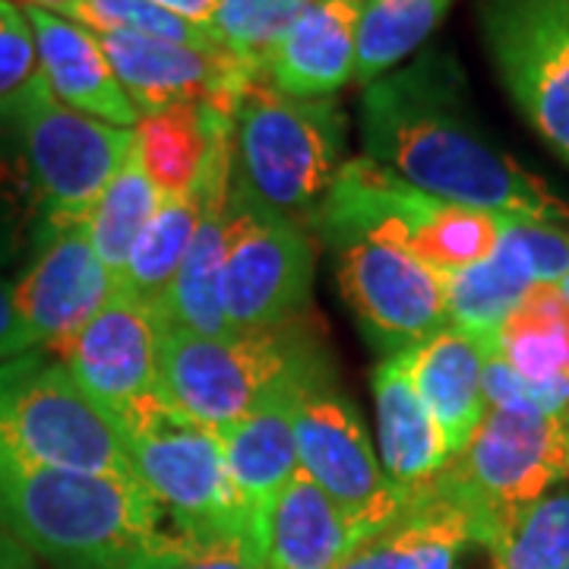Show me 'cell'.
<instances>
[{
  "label": "cell",
  "instance_id": "cell-1",
  "mask_svg": "<svg viewBox=\"0 0 569 569\" xmlns=\"http://www.w3.org/2000/svg\"><path fill=\"white\" fill-rule=\"evenodd\" d=\"M365 159L447 203L541 222L569 219L541 178L493 149L468 121L459 73L427 54L406 70L365 86Z\"/></svg>",
  "mask_w": 569,
  "mask_h": 569
},
{
  "label": "cell",
  "instance_id": "cell-2",
  "mask_svg": "<svg viewBox=\"0 0 569 569\" xmlns=\"http://www.w3.org/2000/svg\"><path fill=\"white\" fill-rule=\"evenodd\" d=\"M0 535L61 569H171L190 541L137 478L0 452Z\"/></svg>",
  "mask_w": 569,
  "mask_h": 569
},
{
  "label": "cell",
  "instance_id": "cell-3",
  "mask_svg": "<svg viewBox=\"0 0 569 569\" xmlns=\"http://www.w3.org/2000/svg\"><path fill=\"white\" fill-rule=\"evenodd\" d=\"M346 152V114L332 99H291L260 77L231 111L228 197L288 219L310 212L332 187Z\"/></svg>",
  "mask_w": 569,
  "mask_h": 569
},
{
  "label": "cell",
  "instance_id": "cell-4",
  "mask_svg": "<svg viewBox=\"0 0 569 569\" xmlns=\"http://www.w3.org/2000/svg\"><path fill=\"white\" fill-rule=\"evenodd\" d=\"M323 361L313 332L298 320L219 339L159 329L156 392L219 433L263 406L284 380Z\"/></svg>",
  "mask_w": 569,
  "mask_h": 569
},
{
  "label": "cell",
  "instance_id": "cell-5",
  "mask_svg": "<svg viewBox=\"0 0 569 569\" xmlns=\"http://www.w3.org/2000/svg\"><path fill=\"white\" fill-rule=\"evenodd\" d=\"M114 418L133 478L190 541L203 545L266 522L241 503L224 466L222 437L212 427L168 406L159 392L140 396Z\"/></svg>",
  "mask_w": 569,
  "mask_h": 569
},
{
  "label": "cell",
  "instance_id": "cell-6",
  "mask_svg": "<svg viewBox=\"0 0 569 569\" xmlns=\"http://www.w3.org/2000/svg\"><path fill=\"white\" fill-rule=\"evenodd\" d=\"M0 452L22 462L133 478L123 430L61 361H0Z\"/></svg>",
  "mask_w": 569,
  "mask_h": 569
},
{
  "label": "cell",
  "instance_id": "cell-7",
  "mask_svg": "<svg viewBox=\"0 0 569 569\" xmlns=\"http://www.w3.org/2000/svg\"><path fill=\"white\" fill-rule=\"evenodd\" d=\"M0 123L22 146L39 224L86 222V212L133 152V130L67 108L41 73L0 108Z\"/></svg>",
  "mask_w": 569,
  "mask_h": 569
},
{
  "label": "cell",
  "instance_id": "cell-8",
  "mask_svg": "<svg viewBox=\"0 0 569 569\" xmlns=\"http://www.w3.org/2000/svg\"><path fill=\"white\" fill-rule=\"evenodd\" d=\"M440 481L468 509L503 531L512 512L569 481V440L563 415H526L490 408Z\"/></svg>",
  "mask_w": 569,
  "mask_h": 569
},
{
  "label": "cell",
  "instance_id": "cell-9",
  "mask_svg": "<svg viewBox=\"0 0 569 569\" xmlns=\"http://www.w3.org/2000/svg\"><path fill=\"white\" fill-rule=\"evenodd\" d=\"M298 466L348 519L365 545L406 509V493L389 485L358 408L336 389L329 370L307 380L295 402Z\"/></svg>",
  "mask_w": 569,
  "mask_h": 569
},
{
  "label": "cell",
  "instance_id": "cell-10",
  "mask_svg": "<svg viewBox=\"0 0 569 569\" xmlns=\"http://www.w3.org/2000/svg\"><path fill=\"white\" fill-rule=\"evenodd\" d=\"M313 244L295 219L228 197L222 310L231 332L298 320L310 305Z\"/></svg>",
  "mask_w": 569,
  "mask_h": 569
},
{
  "label": "cell",
  "instance_id": "cell-11",
  "mask_svg": "<svg viewBox=\"0 0 569 569\" xmlns=\"http://www.w3.org/2000/svg\"><path fill=\"white\" fill-rule=\"evenodd\" d=\"M329 247L348 310L387 358L449 326L440 272L421 263L399 238L351 234Z\"/></svg>",
  "mask_w": 569,
  "mask_h": 569
},
{
  "label": "cell",
  "instance_id": "cell-12",
  "mask_svg": "<svg viewBox=\"0 0 569 569\" xmlns=\"http://www.w3.org/2000/svg\"><path fill=\"white\" fill-rule=\"evenodd\" d=\"M481 36L509 99L569 164V0H481Z\"/></svg>",
  "mask_w": 569,
  "mask_h": 569
},
{
  "label": "cell",
  "instance_id": "cell-13",
  "mask_svg": "<svg viewBox=\"0 0 569 569\" xmlns=\"http://www.w3.org/2000/svg\"><path fill=\"white\" fill-rule=\"evenodd\" d=\"M92 36L140 118L168 104H219L224 111H234L238 96L250 82L260 80V73L224 51H206L137 32Z\"/></svg>",
  "mask_w": 569,
  "mask_h": 569
},
{
  "label": "cell",
  "instance_id": "cell-14",
  "mask_svg": "<svg viewBox=\"0 0 569 569\" xmlns=\"http://www.w3.org/2000/svg\"><path fill=\"white\" fill-rule=\"evenodd\" d=\"M39 253L13 284L32 348H58L89 323L118 288L89 241L86 222L39 224Z\"/></svg>",
  "mask_w": 569,
  "mask_h": 569
},
{
  "label": "cell",
  "instance_id": "cell-15",
  "mask_svg": "<svg viewBox=\"0 0 569 569\" xmlns=\"http://www.w3.org/2000/svg\"><path fill=\"white\" fill-rule=\"evenodd\" d=\"M51 351L61 355L70 377L111 415H121L140 396L156 392V317L152 307L121 288L111 291L77 336Z\"/></svg>",
  "mask_w": 569,
  "mask_h": 569
},
{
  "label": "cell",
  "instance_id": "cell-16",
  "mask_svg": "<svg viewBox=\"0 0 569 569\" xmlns=\"http://www.w3.org/2000/svg\"><path fill=\"white\" fill-rule=\"evenodd\" d=\"M493 339L471 336L459 326H443L437 336L421 346L396 355L399 367L408 373L411 387L425 399L427 411L443 430L449 459L459 456L471 433L488 415L485 399V361Z\"/></svg>",
  "mask_w": 569,
  "mask_h": 569
},
{
  "label": "cell",
  "instance_id": "cell-17",
  "mask_svg": "<svg viewBox=\"0 0 569 569\" xmlns=\"http://www.w3.org/2000/svg\"><path fill=\"white\" fill-rule=\"evenodd\" d=\"M365 0H313L284 29L263 80L291 99H332L355 77V39Z\"/></svg>",
  "mask_w": 569,
  "mask_h": 569
},
{
  "label": "cell",
  "instance_id": "cell-18",
  "mask_svg": "<svg viewBox=\"0 0 569 569\" xmlns=\"http://www.w3.org/2000/svg\"><path fill=\"white\" fill-rule=\"evenodd\" d=\"M329 370L317 365L284 380L263 406H257L247 418L219 430L224 449V466L241 503L253 516H266L269 503L298 471V440H295V402L307 380Z\"/></svg>",
  "mask_w": 569,
  "mask_h": 569
},
{
  "label": "cell",
  "instance_id": "cell-19",
  "mask_svg": "<svg viewBox=\"0 0 569 569\" xmlns=\"http://www.w3.org/2000/svg\"><path fill=\"white\" fill-rule=\"evenodd\" d=\"M22 13L36 36L41 77L58 102L123 130L140 123V111L127 99L89 29L36 7H22Z\"/></svg>",
  "mask_w": 569,
  "mask_h": 569
},
{
  "label": "cell",
  "instance_id": "cell-20",
  "mask_svg": "<svg viewBox=\"0 0 569 569\" xmlns=\"http://www.w3.org/2000/svg\"><path fill=\"white\" fill-rule=\"evenodd\" d=\"M373 406H377V440L380 468L392 488L411 493L437 478L449 462L443 430L427 411L425 399L411 387L396 358L373 370Z\"/></svg>",
  "mask_w": 569,
  "mask_h": 569
},
{
  "label": "cell",
  "instance_id": "cell-21",
  "mask_svg": "<svg viewBox=\"0 0 569 569\" xmlns=\"http://www.w3.org/2000/svg\"><path fill=\"white\" fill-rule=\"evenodd\" d=\"M358 548L346 516L301 468L266 509L263 569H339Z\"/></svg>",
  "mask_w": 569,
  "mask_h": 569
},
{
  "label": "cell",
  "instance_id": "cell-22",
  "mask_svg": "<svg viewBox=\"0 0 569 569\" xmlns=\"http://www.w3.org/2000/svg\"><path fill=\"white\" fill-rule=\"evenodd\" d=\"M224 206L228 190L209 197L197 234L183 253L174 279L152 305L156 329H187L197 336H234L222 310L224 269Z\"/></svg>",
  "mask_w": 569,
  "mask_h": 569
},
{
  "label": "cell",
  "instance_id": "cell-23",
  "mask_svg": "<svg viewBox=\"0 0 569 569\" xmlns=\"http://www.w3.org/2000/svg\"><path fill=\"white\" fill-rule=\"evenodd\" d=\"M402 238L421 263L449 276L488 260L500 241V219L485 209L447 203L411 187L402 206Z\"/></svg>",
  "mask_w": 569,
  "mask_h": 569
},
{
  "label": "cell",
  "instance_id": "cell-24",
  "mask_svg": "<svg viewBox=\"0 0 569 569\" xmlns=\"http://www.w3.org/2000/svg\"><path fill=\"white\" fill-rule=\"evenodd\" d=\"M440 279H443L449 326H459L481 339L497 336V329L512 313V307L519 305L522 295L535 284L522 247L503 231L488 260L440 276Z\"/></svg>",
  "mask_w": 569,
  "mask_h": 569
},
{
  "label": "cell",
  "instance_id": "cell-25",
  "mask_svg": "<svg viewBox=\"0 0 569 569\" xmlns=\"http://www.w3.org/2000/svg\"><path fill=\"white\" fill-rule=\"evenodd\" d=\"M497 351L531 383L569 380V301L557 284L535 282L497 329Z\"/></svg>",
  "mask_w": 569,
  "mask_h": 569
},
{
  "label": "cell",
  "instance_id": "cell-26",
  "mask_svg": "<svg viewBox=\"0 0 569 569\" xmlns=\"http://www.w3.org/2000/svg\"><path fill=\"white\" fill-rule=\"evenodd\" d=\"M209 149V104H168L133 127V152L162 197L187 193Z\"/></svg>",
  "mask_w": 569,
  "mask_h": 569
},
{
  "label": "cell",
  "instance_id": "cell-27",
  "mask_svg": "<svg viewBox=\"0 0 569 569\" xmlns=\"http://www.w3.org/2000/svg\"><path fill=\"white\" fill-rule=\"evenodd\" d=\"M159 203H162V193L142 171L137 152H130L121 171L102 190V197L86 212L89 241L96 247V253L114 284L123 276L133 244L140 241V234L146 231L149 219L156 216Z\"/></svg>",
  "mask_w": 569,
  "mask_h": 569
},
{
  "label": "cell",
  "instance_id": "cell-28",
  "mask_svg": "<svg viewBox=\"0 0 569 569\" xmlns=\"http://www.w3.org/2000/svg\"><path fill=\"white\" fill-rule=\"evenodd\" d=\"M449 0H365L355 39V77L361 86L380 80L418 51L443 20Z\"/></svg>",
  "mask_w": 569,
  "mask_h": 569
},
{
  "label": "cell",
  "instance_id": "cell-29",
  "mask_svg": "<svg viewBox=\"0 0 569 569\" xmlns=\"http://www.w3.org/2000/svg\"><path fill=\"white\" fill-rule=\"evenodd\" d=\"M569 567V481L509 516L493 548V569Z\"/></svg>",
  "mask_w": 569,
  "mask_h": 569
},
{
  "label": "cell",
  "instance_id": "cell-30",
  "mask_svg": "<svg viewBox=\"0 0 569 569\" xmlns=\"http://www.w3.org/2000/svg\"><path fill=\"white\" fill-rule=\"evenodd\" d=\"M298 13L301 7L284 0H219L203 29L219 51L263 77L266 61Z\"/></svg>",
  "mask_w": 569,
  "mask_h": 569
},
{
  "label": "cell",
  "instance_id": "cell-31",
  "mask_svg": "<svg viewBox=\"0 0 569 569\" xmlns=\"http://www.w3.org/2000/svg\"><path fill=\"white\" fill-rule=\"evenodd\" d=\"M63 20L80 22L89 32H137L149 39L193 44L206 51H219L203 26L183 20L171 10H162L149 0H77Z\"/></svg>",
  "mask_w": 569,
  "mask_h": 569
},
{
  "label": "cell",
  "instance_id": "cell-32",
  "mask_svg": "<svg viewBox=\"0 0 569 569\" xmlns=\"http://www.w3.org/2000/svg\"><path fill=\"white\" fill-rule=\"evenodd\" d=\"M481 383H485V399H488L490 408L526 411V415H563V411H569V380L531 383L500 358L497 342L488 351Z\"/></svg>",
  "mask_w": 569,
  "mask_h": 569
},
{
  "label": "cell",
  "instance_id": "cell-33",
  "mask_svg": "<svg viewBox=\"0 0 569 569\" xmlns=\"http://www.w3.org/2000/svg\"><path fill=\"white\" fill-rule=\"evenodd\" d=\"M500 231L522 247L531 266V279L560 284L569 272V231L553 222L526 219V216H497Z\"/></svg>",
  "mask_w": 569,
  "mask_h": 569
},
{
  "label": "cell",
  "instance_id": "cell-34",
  "mask_svg": "<svg viewBox=\"0 0 569 569\" xmlns=\"http://www.w3.org/2000/svg\"><path fill=\"white\" fill-rule=\"evenodd\" d=\"M39 51L17 0H0V108L39 77Z\"/></svg>",
  "mask_w": 569,
  "mask_h": 569
},
{
  "label": "cell",
  "instance_id": "cell-35",
  "mask_svg": "<svg viewBox=\"0 0 569 569\" xmlns=\"http://www.w3.org/2000/svg\"><path fill=\"white\" fill-rule=\"evenodd\" d=\"M266 522L203 541L171 569H263Z\"/></svg>",
  "mask_w": 569,
  "mask_h": 569
},
{
  "label": "cell",
  "instance_id": "cell-36",
  "mask_svg": "<svg viewBox=\"0 0 569 569\" xmlns=\"http://www.w3.org/2000/svg\"><path fill=\"white\" fill-rule=\"evenodd\" d=\"M29 348H32V342H29L26 326H22L20 320L13 288L0 279V361L20 358V355H26Z\"/></svg>",
  "mask_w": 569,
  "mask_h": 569
},
{
  "label": "cell",
  "instance_id": "cell-37",
  "mask_svg": "<svg viewBox=\"0 0 569 569\" xmlns=\"http://www.w3.org/2000/svg\"><path fill=\"white\" fill-rule=\"evenodd\" d=\"M339 569H399V553H396L389 531H380L370 541H365Z\"/></svg>",
  "mask_w": 569,
  "mask_h": 569
},
{
  "label": "cell",
  "instance_id": "cell-38",
  "mask_svg": "<svg viewBox=\"0 0 569 569\" xmlns=\"http://www.w3.org/2000/svg\"><path fill=\"white\" fill-rule=\"evenodd\" d=\"M20 247V219H17V206L0 203V266L10 263V257Z\"/></svg>",
  "mask_w": 569,
  "mask_h": 569
},
{
  "label": "cell",
  "instance_id": "cell-39",
  "mask_svg": "<svg viewBox=\"0 0 569 569\" xmlns=\"http://www.w3.org/2000/svg\"><path fill=\"white\" fill-rule=\"evenodd\" d=\"M149 3H156V7H162V10H171V13H178L183 20L197 22V26H203V22L209 20V13L216 10L219 0H149Z\"/></svg>",
  "mask_w": 569,
  "mask_h": 569
},
{
  "label": "cell",
  "instance_id": "cell-40",
  "mask_svg": "<svg viewBox=\"0 0 569 569\" xmlns=\"http://www.w3.org/2000/svg\"><path fill=\"white\" fill-rule=\"evenodd\" d=\"M0 569H36V557L13 538L0 535Z\"/></svg>",
  "mask_w": 569,
  "mask_h": 569
},
{
  "label": "cell",
  "instance_id": "cell-41",
  "mask_svg": "<svg viewBox=\"0 0 569 569\" xmlns=\"http://www.w3.org/2000/svg\"><path fill=\"white\" fill-rule=\"evenodd\" d=\"M557 288L563 291V298H567V301H569V272H567V276H563V282L557 284Z\"/></svg>",
  "mask_w": 569,
  "mask_h": 569
},
{
  "label": "cell",
  "instance_id": "cell-42",
  "mask_svg": "<svg viewBox=\"0 0 569 569\" xmlns=\"http://www.w3.org/2000/svg\"><path fill=\"white\" fill-rule=\"evenodd\" d=\"M284 3H295V7H307V3H313V0H284Z\"/></svg>",
  "mask_w": 569,
  "mask_h": 569
},
{
  "label": "cell",
  "instance_id": "cell-43",
  "mask_svg": "<svg viewBox=\"0 0 569 569\" xmlns=\"http://www.w3.org/2000/svg\"><path fill=\"white\" fill-rule=\"evenodd\" d=\"M567 569H569V567H567Z\"/></svg>",
  "mask_w": 569,
  "mask_h": 569
}]
</instances>
